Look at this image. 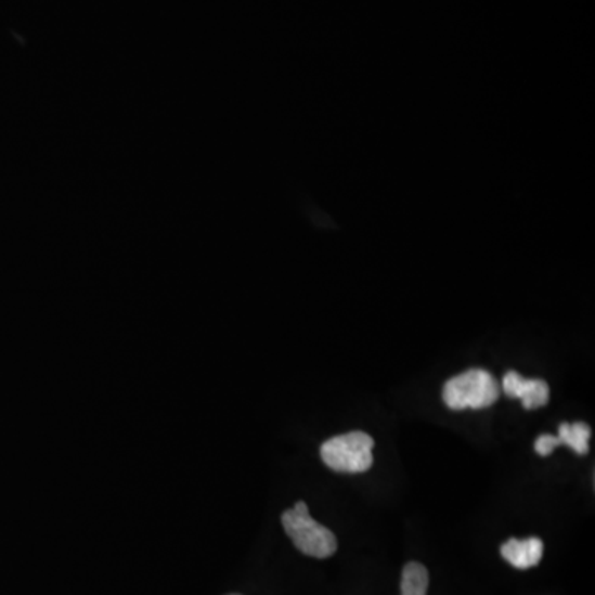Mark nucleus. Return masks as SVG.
Instances as JSON below:
<instances>
[{
    "label": "nucleus",
    "instance_id": "1",
    "mask_svg": "<svg viewBox=\"0 0 595 595\" xmlns=\"http://www.w3.org/2000/svg\"><path fill=\"white\" fill-rule=\"evenodd\" d=\"M282 525L296 549L307 556L326 559L338 549V540L333 531L311 518L305 502H298L292 509H286L282 515Z\"/></svg>",
    "mask_w": 595,
    "mask_h": 595
},
{
    "label": "nucleus",
    "instance_id": "5",
    "mask_svg": "<svg viewBox=\"0 0 595 595\" xmlns=\"http://www.w3.org/2000/svg\"><path fill=\"white\" fill-rule=\"evenodd\" d=\"M503 392L512 399H519L525 409L544 408L549 402V386L543 379H526L516 371H509L503 377Z\"/></svg>",
    "mask_w": 595,
    "mask_h": 595
},
{
    "label": "nucleus",
    "instance_id": "3",
    "mask_svg": "<svg viewBox=\"0 0 595 595\" xmlns=\"http://www.w3.org/2000/svg\"><path fill=\"white\" fill-rule=\"evenodd\" d=\"M374 439L370 434L349 432L321 445V458L339 474H364L373 467Z\"/></svg>",
    "mask_w": 595,
    "mask_h": 595
},
{
    "label": "nucleus",
    "instance_id": "8",
    "mask_svg": "<svg viewBox=\"0 0 595 595\" xmlns=\"http://www.w3.org/2000/svg\"><path fill=\"white\" fill-rule=\"evenodd\" d=\"M232 595H238V594H232Z\"/></svg>",
    "mask_w": 595,
    "mask_h": 595
},
{
    "label": "nucleus",
    "instance_id": "2",
    "mask_svg": "<svg viewBox=\"0 0 595 595\" xmlns=\"http://www.w3.org/2000/svg\"><path fill=\"white\" fill-rule=\"evenodd\" d=\"M499 397L500 384L483 370L465 371L443 386V402L452 411L490 408Z\"/></svg>",
    "mask_w": 595,
    "mask_h": 595
},
{
    "label": "nucleus",
    "instance_id": "6",
    "mask_svg": "<svg viewBox=\"0 0 595 595\" xmlns=\"http://www.w3.org/2000/svg\"><path fill=\"white\" fill-rule=\"evenodd\" d=\"M543 553L544 544L540 538H528V540L513 538L502 546L503 559L516 569L534 568L543 559Z\"/></svg>",
    "mask_w": 595,
    "mask_h": 595
},
{
    "label": "nucleus",
    "instance_id": "7",
    "mask_svg": "<svg viewBox=\"0 0 595 595\" xmlns=\"http://www.w3.org/2000/svg\"><path fill=\"white\" fill-rule=\"evenodd\" d=\"M428 571L421 562H409L402 571L401 595H427Z\"/></svg>",
    "mask_w": 595,
    "mask_h": 595
},
{
    "label": "nucleus",
    "instance_id": "4",
    "mask_svg": "<svg viewBox=\"0 0 595 595\" xmlns=\"http://www.w3.org/2000/svg\"><path fill=\"white\" fill-rule=\"evenodd\" d=\"M591 427L584 422H575V424H568L562 422L559 425V432L557 436H549L544 434L534 443V450L540 453L541 456L551 455L556 450V447L568 445L574 450L579 455H585L588 452V440H591Z\"/></svg>",
    "mask_w": 595,
    "mask_h": 595
}]
</instances>
